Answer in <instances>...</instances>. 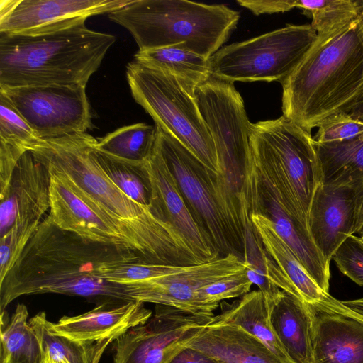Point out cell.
<instances>
[{"label": "cell", "mask_w": 363, "mask_h": 363, "mask_svg": "<svg viewBox=\"0 0 363 363\" xmlns=\"http://www.w3.org/2000/svg\"><path fill=\"white\" fill-rule=\"evenodd\" d=\"M140 261L133 251L93 242L57 227L48 213L13 266L0 280L1 318L25 295L58 294L135 301L124 284L103 278L106 270Z\"/></svg>", "instance_id": "6da1fadb"}, {"label": "cell", "mask_w": 363, "mask_h": 363, "mask_svg": "<svg viewBox=\"0 0 363 363\" xmlns=\"http://www.w3.org/2000/svg\"><path fill=\"white\" fill-rule=\"evenodd\" d=\"M97 141L87 133H75L40 139L30 152L67 177L109 216L142 262L182 267L202 264L172 225L134 201L108 177L94 153Z\"/></svg>", "instance_id": "7a4b0ae2"}, {"label": "cell", "mask_w": 363, "mask_h": 363, "mask_svg": "<svg viewBox=\"0 0 363 363\" xmlns=\"http://www.w3.org/2000/svg\"><path fill=\"white\" fill-rule=\"evenodd\" d=\"M283 116L308 133L363 106V38L357 20L316 40L281 83Z\"/></svg>", "instance_id": "3957f363"}, {"label": "cell", "mask_w": 363, "mask_h": 363, "mask_svg": "<svg viewBox=\"0 0 363 363\" xmlns=\"http://www.w3.org/2000/svg\"><path fill=\"white\" fill-rule=\"evenodd\" d=\"M115 41L114 35L85 23L42 35L0 33V90L86 86Z\"/></svg>", "instance_id": "277c9868"}, {"label": "cell", "mask_w": 363, "mask_h": 363, "mask_svg": "<svg viewBox=\"0 0 363 363\" xmlns=\"http://www.w3.org/2000/svg\"><path fill=\"white\" fill-rule=\"evenodd\" d=\"M250 149L247 168L266 184L281 208L308 229L312 199L322 183L311 133L284 116L259 121L252 124Z\"/></svg>", "instance_id": "5b68a950"}, {"label": "cell", "mask_w": 363, "mask_h": 363, "mask_svg": "<svg viewBox=\"0 0 363 363\" xmlns=\"http://www.w3.org/2000/svg\"><path fill=\"white\" fill-rule=\"evenodd\" d=\"M108 18L131 34L139 50L174 46L210 58L236 28L240 14L224 4L133 0Z\"/></svg>", "instance_id": "8992f818"}, {"label": "cell", "mask_w": 363, "mask_h": 363, "mask_svg": "<svg viewBox=\"0 0 363 363\" xmlns=\"http://www.w3.org/2000/svg\"><path fill=\"white\" fill-rule=\"evenodd\" d=\"M200 113L216 147L220 173L216 177L218 202L233 228L242 224L240 195L250 160L252 123L234 82L211 76L195 91Z\"/></svg>", "instance_id": "52a82bcc"}, {"label": "cell", "mask_w": 363, "mask_h": 363, "mask_svg": "<svg viewBox=\"0 0 363 363\" xmlns=\"http://www.w3.org/2000/svg\"><path fill=\"white\" fill-rule=\"evenodd\" d=\"M126 78L133 99L155 125L176 138L218 176L214 143L195 96L174 76L135 60L126 67Z\"/></svg>", "instance_id": "ba28073f"}, {"label": "cell", "mask_w": 363, "mask_h": 363, "mask_svg": "<svg viewBox=\"0 0 363 363\" xmlns=\"http://www.w3.org/2000/svg\"><path fill=\"white\" fill-rule=\"evenodd\" d=\"M316 31L291 25L219 49L209 58L212 76L235 82L281 83L314 44Z\"/></svg>", "instance_id": "9c48e42d"}, {"label": "cell", "mask_w": 363, "mask_h": 363, "mask_svg": "<svg viewBox=\"0 0 363 363\" xmlns=\"http://www.w3.org/2000/svg\"><path fill=\"white\" fill-rule=\"evenodd\" d=\"M156 128L155 146L174 177L197 225L220 257L233 254L243 260L244 249L235 238L218 202L215 183L217 174L176 138Z\"/></svg>", "instance_id": "30bf717a"}, {"label": "cell", "mask_w": 363, "mask_h": 363, "mask_svg": "<svg viewBox=\"0 0 363 363\" xmlns=\"http://www.w3.org/2000/svg\"><path fill=\"white\" fill-rule=\"evenodd\" d=\"M50 174L31 152L18 160L0 193V280L18 259L50 207Z\"/></svg>", "instance_id": "8fae6325"}, {"label": "cell", "mask_w": 363, "mask_h": 363, "mask_svg": "<svg viewBox=\"0 0 363 363\" xmlns=\"http://www.w3.org/2000/svg\"><path fill=\"white\" fill-rule=\"evenodd\" d=\"M214 316L156 304L148 320L116 340L113 363H169Z\"/></svg>", "instance_id": "7c38bea8"}, {"label": "cell", "mask_w": 363, "mask_h": 363, "mask_svg": "<svg viewBox=\"0 0 363 363\" xmlns=\"http://www.w3.org/2000/svg\"><path fill=\"white\" fill-rule=\"evenodd\" d=\"M40 139L84 133L91 126L86 86H36L0 90Z\"/></svg>", "instance_id": "4fadbf2b"}, {"label": "cell", "mask_w": 363, "mask_h": 363, "mask_svg": "<svg viewBox=\"0 0 363 363\" xmlns=\"http://www.w3.org/2000/svg\"><path fill=\"white\" fill-rule=\"evenodd\" d=\"M133 0H1L0 33L35 36L79 24L89 17L116 11Z\"/></svg>", "instance_id": "5bb4252c"}, {"label": "cell", "mask_w": 363, "mask_h": 363, "mask_svg": "<svg viewBox=\"0 0 363 363\" xmlns=\"http://www.w3.org/2000/svg\"><path fill=\"white\" fill-rule=\"evenodd\" d=\"M245 269L244 261L230 254L209 262L188 266L182 272L124 285L133 300L173 306L196 315L214 316L215 309L201 300L199 289Z\"/></svg>", "instance_id": "9a60e30c"}, {"label": "cell", "mask_w": 363, "mask_h": 363, "mask_svg": "<svg viewBox=\"0 0 363 363\" xmlns=\"http://www.w3.org/2000/svg\"><path fill=\"white\" fill-rule=\"evenodd\" d=\"M308 229L315 246L330 263L341 244L363 229V182L320 184L310 206Z\"/></svg>", "instance_id": "2e32d148"}, {"label": "cell", "mask_w": 363, "mask_h": 363, "mask_svg": "<svg viewBox=\"0 0 363 363\" xmlns=\"http://www.w3.org/2000/svg\"><path fill=\"white\" fill-rule=\"evenodd\" d=\"M240 203L247 215L259 214L269 219L319 287L328 293L330 263L315 246L307 228L291 217L277 202L266 184L247 167Z\"/></svg>", "instance_id": "e0dca14e"}, {"label": "cell", "mask_w": 363, "mask_h": 363, "mask_svg": "<svg viewBox=\"0 0 363 363\" xmlns=\"http://www.w3.org/2000/svg\"><path fill=\"white\" fill-rule=\"evenodd\" d=\"M46 167L50 174L49 214L57 227L84 239L130 250L135 254L131 243L109 216L67 177Z\"/></svg>", "instance_id": "ac0fdd59"}, {"label": "cell", "mask_w": 363, "mask_h": 363, "mask_svg": "<svg viewBox=\"0 0 363 363\" xmlns=\"http://www.w3.org/2000/svg\"><path fill=\"white\" fill-rule=\"evenodd\" d=\"M145 164L151 184L150 211L172 225L203 264L220 258L218 252L195 221L174 177L155 146Z\"/></svg>", "instance_id": "d6986e66"}, {"label": "cell", "mask_w": 363, "mask_h": 363, "mask_svg": "<svg viewBox=\"0 0 363 363\" xmlns=\"http://www.w3.org/2000/svg\"><path fill=\"white\" fill-rule=\"evenodd\" d=\"M152 313L138 301H105L84 313L63 316L51 323L57 334L79 341L116 340L129 329L145 323Z\"/></svg>", "instance_id": "ffe728a7"}, {"label": "cell", "mask_w": 363, "mask_h": 363, "mask_svg": "<svg viewBox=\"0 0 363 363\" xmlns=\"http://www.w3.org/2000/svg\"><path fill=\"white\" fill-rule=\"evenodd\" d=\"M307 304L313 323V363H363V323Z\"/></svg>", "instance_id": "44dd1931"}, {"label": "cell", "mask_w": 363, "mask_h": 363, "mask_svg": "<svg viewBox=\"0 0 363 363\" xmlns=\"http://www.w3.org/2000/svg\"><path fill=\"white\" fill-rule=\"evenodd\" d=\"M185 346L202 351L220 363H282L259 340L229 324L211 322Z\"/></svg>", "instance_id": "7402d4cb"}, {"label": "cell", "mask_w": 363, "mask_h": 363, "mask_svg": "<svg viewBox=\"0 0 363 363\" xmlns=\"http://www.w3.org/2000/svg\"><path fill=\"white\" fill-rule=\"evenodd\" d=\"M272 329L293 363H313V323L308 304L281 290L269 305Z\"/></svg>", "instance_id": "603a6c76"}, {"label": "cell", "mask_w": 363, "mask_h": 363, "mask_svg": "<svg viewBox=\"0 0 363 363\" xmlns=\"http://www.w3.org/2000/svg\"><path fill=\"white\" fill-rule=\"evenodd\" d=\"M270 307L264 295L254 290L232 303L222 302L213 323L236 325L259 340L282 363H293L285 353L270 322Z\"/></svg>", "instance_id": "cb8c5ba5"}, {"label": "cell", "mask_w": 363, "mask_h": 363, "mask_svg": "<svg viewBox=\"0 0 363 363\" xmlns=\"http://www.w3.org/2000/svg\"><path fill=\"white\" fill-rule=\"evenodd\" d=\"M241 215L245 240L243 261L247 275L252 284L258 286L269 304L277 299L281 290L301 298L290 280L265 250L249 216L244 211Z\"/></svg>", "instance_id": "d4e9b609"}, {"label": "cell", "mask_w": 363, "mask_h": 363, "mask_svg": "<svg viewBox=\"0 0 363 363\" xmlns=\"http://www.w3.org/2000/svg\"><path fill=\"white\" fill-rule=\"evenodd\" d=\"M40 138L8 96L0 91V191L9 185L21 157Z\"/></svg>", "instance_id": "484cf974"}, {"label": "cell", "mask_w": 363, "mask_h": 363, "mask_svg": "<svg viewBox=\"0 0 363 363\" xmlns=\"http://www.w3.org/2000/svg\"><path fill=\"white\" fill-rule=\"evenodd\" d=\"M264 247L306 303L320 301L324 292L276 231L272 222L259 214L248 215Z\"/></svg>", "instance_id": "4316f807"}, {"label": "cell", "mask_w": 363, "mask_h": 363, "mask_svg": "<svg viewBox=\"0 0 363 363\" xmlns=\"http://www.w3.org/2000/svg\"><path fill=\"white\" fill-rule=\"evenodd\" d=\"M135 61L174 76L194 96L196 88L211 76L209 58L178 47L138 50Z\"/></svg>", "instance_id": "83f0119b"}, {"label": "cell", "mask_w": 363, "mask_h": 363, "mask_svg": "<svg viewBox=\"0 0 363 363\" xmlns=\"http://www.w3.org/2000/svg\"><path fill=\"white\" fill-rule=\"evenodd\" d=\"M315 146L322 184L344 185L363 182V133L341 141H315Z\"/></svg>", "instance_id": "f1b7e54d"}, {"label": "cell", "mask_w": 363, "mask_h": 363, "mask_svg": "<svg viewBox=\"0 0 363 363\" xmlns=\"http://www.w3.org/2000/svg\"><path fill=\"white\" fill-rule=\"evenodd\" d=\"M29 323L40 341L45 355L48 354L56 362L99 363L107 346L114 340L79 342L55 333L45 312L37 313Z\"/></svg>", "instance_id": "f546056e"}, {"label": "cell", "mask_w": 363, "mask_h": 363, "mask_svg": "<svg viewBox=\"0 0 363 363\" xmlns=\"http://www.w3.org/2000/svg\"><path fill=\"white\" fill-rule=\"evenodd\" d=\"M27 307L19 303L1 324L0 363H45L40 341L28 321Z\"/></svg>", "instance_id": "4dcf8cb0"}, {"label": "cell", "mask_w": 363, "mask_h": 363, "mask_svg": "<svg viewBox=\"0 0 363 363\" xmlns=\"http://www.w3.org/2000/svg\"><path fill=\"white\" fill-rule=\"evenodd\" d=\"M94 153L101 169L117 186L136 203L149 207L152 190L145 162L113 156L99 150L96 145Z\"/></svg>", "instance_id": "1f68e13d"}, {"label": "cell", "mask_w": 363, "mask_h": 363, "mask_svg": "<svg viewBox=\"0 0 363 363\" xmlns=\"http://www.w3.org/2000/svg\"><path fill=\"white\" fill-rule=\"evenodd\" d=\"M156 135L155 125L135 123L118 128L97 140L96 147L122 159L145 162L152 152Z\"/></svg>", "instance_id": "d6a6232c"}, {"label": "cell", "mask_w": 363, "mask_h": 363, "mask_svg": "<svg viewBox=\"0 0 363 363\" xmlns=\"http://www.w3.org/2000/svg\"><path fill=\"white\" fill-rule=\"evenodd\" d=\"M296 7L312 18L318 35H324L357 18L358 0H296Z\"/></svg>", "instance_id": "836d02e7"}, {"label": "cell", "mask_w": 363, "mask_h": 363, "mask_svg": "<svg viewBox=\"0 0 363 363\" xmlns=\"http://www.w3.org/2000/svg\"><path fill=\"white\" fill-rule=\"evenodd\" d=\"M188 267V266H187ZM186 267L135 262L113 267L103 274L107 281L128 284L149 280L184 270Z\"/></svg>", "instance_id": "e575fe53"}, {"label": "cell", "mask_w": 363, "mask_h": 363, "mask_svg": "<svg viewBox=\"0 0 363 363\" xmlns=\"http://www.w3.org/2000/svg\"><path fill=\"white\" fill-rule=\"evenodd\" d=\"M252 285L245 269L201 288L199 296L203 302L216 309L221 301L250 292Z\"/></svg>", "instance_id": "d590c367"}, {"label": "cell", "mask_w": 363, "mask_h": 363, "mask_svg": "<svg viewBox=\"0 0 363 363\" xmlns=\"http://www.w3.org/2000/svg\"><path fill=\"white\" fill-rule=\"evenodd\" d=\"M313 139L318 143L341 141L363 133V120L349 113L333 115L318 125Z\"/></svg>", "instance_id": "8d00e7d4"}, {"label": "cell", "mask_w": 363, "mask_h": 363, "mask_svg": "<svg viewBox=\"0 0 363 363\" xmlns=\"http://www.w3.org/2000/svg\"><path fill=\"white\" fill-rule=\"evenodd\" d=\"M333 259L342 273L363 286V240L348 237L335 252Z\"/></svg>", "instance_id": "74e56055"}, {"label": "cell", "mask_w": 363, "mask_h": 363, "mask_svg": "<svg viewBox=\"0 0 363 363\" xmlns=\"http://www.w3.org/2000/svg\"><path fill=\"white\" fill-rule=\"evenodd\" d=\"M314 303L324 309L340 313L363 323V298L340 301L328 293L320 301Z\"/></svg>", "instance_id": "f35d334b"}, {"label": "cell", "mask_w": 363, "mask_h": 363, "mask_svg": "<svg viewBox=\"0 0 363 363\" xmlns=\"http://www.w3.org/2000/svg\"><path fill=\"white\" fill-rule=\"evenodd\" d=\"M237 3L257 16L288 11L296 7V0H238Z\"/></svg>", "instance_id": "ab89813d"}, {"label": "cell", "mask_w": 363, "mask_h": 363, "mask_svg": "<svg viewBox=\"0 0 363 363\" xmlns=\"http://www.w3.org/2000/svg\"><path fill=\"white\" fill-rule=\"evenodd\" d=\"M169 363H220L213 357L189 346L178 352Z\"/></svg>", "instance_id": "60d3db41"}, {"label": "cell", "mask_w": 363, "mask_h": 363, "mask_svg": "<svg viewBox=\"0 0 363 363\" xmlns=\"http://www.w3.org/2000/svg\"><path fill=\"white\" fill-rule=\"evenodd\" d=\"M356 20L359 30L363 38V0H358V13Z\"/></svg>", "instance_id": "b9f144b4"}, {"label": "cell", "mask_w": 363, "mask_h": 363, "mask_svg": "<svg viewBox=\"0 0 363 363\" xmlns=\"http://www.w3.org/2000/svg\"><path fill=\"white\" fill-rule=\"evenodd\" d=\"M45 357H46V358H45V363H57L54 360H52L48 354H45Z\"/></svg>", "instance_id": "7bdbcfd3"}, {"label": "cell", "mask_w": 363, "mask_h": 363, "mask_svg": "<svg viewBox=\"0 0 363 363\" xmlns=\"http://www.w3.org/2000/svg\"><path fill=\"white\" fill-rule=\"evenodd\" d=\"M361 238H363V229L361 230Z\"/></svg>", "instance_id": "ee69618b"}, {"label": "cell", "mask_w": 363, "mask_h": 363, "mask_svg": "<svg viewBox=\"0 0 363 363\" xmlns=\"http://www.w3.org/2000/svg\"><path fill=\"white\" fill-rule=\"evenodd\" d=\"M57 363H65V362H57Z\"/></svg>", "instance_id": "f6af8a7d"}, {"label": "cell", "mask_w": 363, "mask_h": 363, "mask_svg": "<svg viewBox=\"0 0 363 363\" xmlns=\"http://www.w3.org/2000/svg\"><path fill=\"white\" fill-rule=\"evenodd\" d=\"M362 238V240H363V238Z\"/></svg>", "instance_id": "bcb514c9"}]
</instances>
